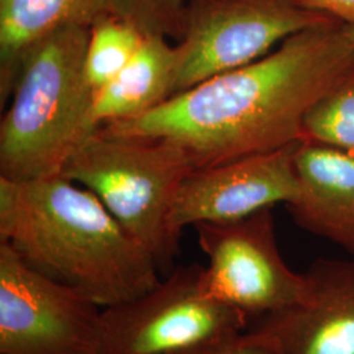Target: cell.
<instances>
[{
    "label": "cell",
    "instance_id": "6da1fadb",
    "mask_svg": "<svg viewBox=\"0 0 354 354\" xmlns=\"http://www.w3.org/2000/svg\"><path fill=\"white\" fill-rule=\"evenodd\" d=\"M354 62L344 23L329 20L266 57L178 92L140 117L106 124L117 134L165 140L194 168L283 149L302 140L306 112Z\"/></svg>",
    "mask_w": 354,
    "mask_h": 354
},
{
    "label": "cell",
    "instance_id": "7a4b0ae2",
    "mask_svg": "<svg viewBox=\"0 0 354 354\" xmlns=\"http://www.w3.org/2000/svg\"><path fill=\"white\" fill-rule=\"evenodd\" d=\"M0 241L28 266L102 308L131 301L160 282L151 254L91 190L62 175L0 177Z\"/></svg>",
    "mask_w": 354,
    "mask_h": 354
},
{
    "label": "cell",
    "instance_id": "3957f363",
    "mask_svg": "<svg viewBox=\"0 0 354 354\" xmlns=\"http://www.w3.org/2000/svg\"><path fill=\"white\" fill-rule=\"evenodd\" d=\"M89 26L54 30L29 53L0 124V177L30 181L62 175L99 129L86 73Z\"/></svg>",
    "mask_w": 354,
    "mask_h": 354
},
{
    "label": "cell",
    "instance_id": "277c9868",
    "mask_svg": "<svg viewBox=\"0 0 354 354\" xmlns=\"http://www.w3.org/2000/svg\"><path fill=\"white\" fill-rule=\"evenodd\" d=\"M194 169L185 152L159 138L97 129L64 167L62 176L91 190L159 269L178 254L172 221L177 193Z\"/></svg>",
    "mask_w": 354,
    "mask_h": 354
},
{
    "label": "cell",
    "instance_id": "5b68a950",
    "mask_svg": "<svg viewBox=\"0 0 354 354\" xmlns=\"http://www.w3.org/2000/svg\"><path fill=\"white\" fill-rule=\"evenodd\" d=\"M329 20L333 17L302 10L290 0H188L175 45L174 95L252 64L286 38Z\"/></svg>",
    "mask_w": 354,
    "mask_h": 354
},
{
    "label": "cell",
    "instance_id": "8992f818",
    "mask_svg": "<svg viewBox=\"0 0 354 354\" xmlns=\"http://www.w3.org/2000/svg\"><path fill=\"white\" fill-rule=\"evenodd\" d=\"M201 272L181 266L151 290L102 308V354H175L244 332L250 319L206 295Z\"/></svg>",
    "mask_w": 354,
    "mask_h": 354
},
{
    "label": "cell",
    "instance_id": "52a82bcc",
    "mask_svg": "<svg viewBox=\"0 0 354 354\" xmlns=\"http://www.w3.org/2000/svg\"><path fill=\"white\" fill-rule=\"evenodd\" d=\"M198 244L209 259L203 266L206 295L239 310L250 320L277 314L304 302L308 283L279 252L272 207L241 221L196 225Z\"/></svg>",
    "mask_w": 354,
    "mask_h": 354
},
{
    "label": "cell",
    "instance_id": "ba28073f",
    "mask_svg": "<svg viewBox=\"0 0 354 354\" xmlns=\"http://www.w3.org/2000/svg\"><path fill=\"white\" fill-rule=\"evenodd\" d=\"M102 308L0 241V354H102Z\"/></svg>",
    "mask_w": 354,
    "mask_h": 354
},
{
    "label": "cell",
    "instance_id": "9c48e42d",
    "mask_svg": "<svg viewBox=\"0 0 354 354\" xmlns=\"http://www.w3.org/2000/svg\"><path fill=\"white\" fill-rule=\"evenodd\" d=\"M299 142L276 151L194 168L177 193L175 227L181 231L200 223L235 222L276 203H292L299 192L294 165Z\"/></svg>",
    "mask_w": 354,
    "mask_h": 354
},
{
    "label": "cell",
    "instance_id": "30bf717a",
    "mask_svg": "<svg viewBox=\"0 0 354 354\" xmlns=\"http://www.w3.org/2000/svg\"><path fill=\"white\" fill-rule=\"evenodd\" d=\"M304 302L261 319L281 354H354V260L319 259Z\"/></svg>",
    "mask_w": 354,
    "mask_h": 354
},
{
    "label": "cell",
    "instance_id": "8fae6325",
    "mask_svg": "<svg viewBox=\"0 0 354 354\" xmlns=\"http://www.w3.org/2000/svg\"><path fill=\"white\" fill-rule=\"evenodd\" d=\"M299 192L288 203L295 223L354 257V156L301 140L294 153Z\"/></svg>",
    "mask_w": 354,
    "mask_h": 354
},
{
    "label": "cell",
    "instance_id": "7c38bea8",
    "mask_svg": "<svg viewBox=\"0 0 354 354\" xmlns=\"http://www.w3.org/2000/svg\"><path fill=\"white\" fill-rule=\"evenodd\" d=\"M111 16L108 0H0V105L10 102L29 53L54 30Z\"/></svg>",
    "mask_w": 354,
    "mask_h": 354
},
{
    "label": "cell",
    "instance_id": "4fadbf2b",
    "mask_svg": "<svg viewBox=\"0 0 354 354\" xmlns=\"http://www.w3.org/2000/svg\"><path fill=\"white\" fill-rule=\"evenodd\" d=\"M176 46L160 36H145L130 62L95 92L92 120L97 127L140 117L175 93Z\"/></svg>",
    "mask_w": 354,
    "mask_h": 354
},
{
    "label": "cell",
    "instance_id": "5bb4252c",
    "mask_svg": "<svg viewBox=\"0 0 354 354\" xmlns=\"http://www.w3.org/2000/svg\"><path fill=\"white\" fill-rule=\"evenodd\" d=\"M354 156V62L306 112L302 140Z\"/></svg>",
    "mask_w": 354,
    "mask_h": 354
},
{
    "label": "cell",
    "instance_id": "9a60e30c",
    "mask_svg": "<svg viewBox=\"0 0 354 354\" xmlns=\"http://www.w3.org/2000/svg\"><path fill=\"white\" fill-rule=\"evenodd\" d=\"M143 38L136 26L115 16H105L89 26L86 73L95 92L130 62Z\"/></svg>",
    "mask_w": 354,
    "mask_h": 354
},
{
    "label": "cell",
    "instance_id": "2e32d148",
    "mask_svg": "<svg viewBox=\"0 0 354 354\" xmlns=\"http://www.w3.org/2000/svg\"><path fill=\"white\" fill-rule=\"evenodd\" d=\"M188 0H108L111 16L127 20L145 36L180 39Z\"/></svg>",
    "mask_w": 354,
    "mask_h": 354
},
{
    "label": "cell",
    "instance_id": "e0dca14e",
    "mask_svg": "<svg viewBox=\"0 0 354 354\" xmlns=\"http://www.w3.org/2000/svg\"><path fill=\"white\" fill-rule=\"evenodd\" d=\"M175 354H281V352L277 342L270 335L254 328Z\"/></svg>",
    "mask_w": 354,
    "mask_h": 354
},
{
    "label": "cell",
    "instance_id": "ac0fdd59",
    "mask_svg": "<svg viewBox=\"0 0 354 354\" xmlns=\"http://www.w3.org/2000/svg\"><path fill=\"white\" fill-rule=\"evenodd\" d=\"M297 7L330 16L346 26H354V0H290Z\"/></svg>",
    "mask_w": 354,
    "mask_h": 354
},
{
    "label": "cell",
    "instance_id": "d6986e66",
    "mask_svg": "<svg viewBox=\"0 0 354 354\" xmlns=\"http://www.w3.org/2000/svg\"><path fill=\"white\" fill-rule=\"evenodd\" d=\"M344 32L348 36V38L354 44V26H346L344 24Z\"/></svg>",
    "mask_w": 354,
    "mask_h": 354
}]
</instances>
